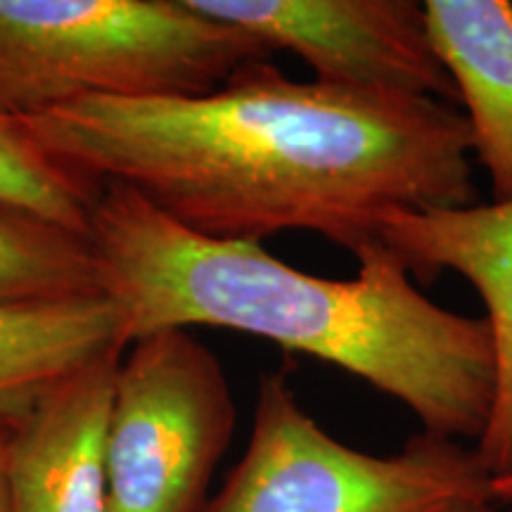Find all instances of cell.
Instances as JSON below:
<instances>
[{"label": "cell", "instance_id": "obj_1", "mask_svg": "<svg viewBox=\"0 0 512 512\" xmlns=\"http://www.w3.org/2000/svg\"><path fill=\"white\" fill-rule=\"evenodd\" d=\"M19 124L93 183H121L214 240L309 230L358 256L396 211L477 202L451 102L240 67L200 98H83Z\"/></svg>", "mask_w": 512, "mask_h": 512}, {"label": "cell", "instance_id": "obj_2", "mask_svg": "<svg viewBox=\"0 0 512 512\" xmlns=\"http://www.w3.org/2000/svg\"><path fill=\"white\" fill-rule=\"evenodd\" d=\"M88 238L105 292L126 313L128 344L197 325L245 332L361 377L432 437L477 444L486 430L489 323L430 302L384 242L356 256V278H320L261 242L195 233L121 183L98 185Z\"/></svg>", "mask_w": 512, "mask_h": 512}, {"label": "cell", "instance_id": "obj_3", "mask_svg": "<svg viewBox=\"0 0 512 512\" xmlns=\"http://www.w3.org/2000/svg\"><path fill=\"white\" fill-rule=\"evenodd\" d=\"M268 55L188 0H0V117L83 98H200Z\"/></svg>", "mask_w": 512, "mask_h": 512}, {"label": "cell", "instance_id": "obj_4", "mask_svg": "<svg viewBox=\"0 0 512 512\" xmlns=\"http://www.w3.org/2000/svg\"><path fill=\"white\" fill-rule=\"evenodd\" d=\"M475 448L420 432L392 456L332 437L285 373L259 382L245 456L207 512H501Z\"/></svg>", "mask_w": 512, "mask_h": 512}, {"label": "cell", "instance_id": "obj_5", "mask_svg": "<svg viewBox=\"0 0 512 512\" xmlns=\"http://www.w3.org/2000/svg\"><path fill=\"white\" fill-rule=\"evenodd\" d=\"M235 418L226 370L190 330L133 339L107 425V510L207 512Z\"/></svg>", "mask_w": 512, "mask_h": 512}, {"label": "cell", "instance_id": "obj_6", "mask_svg": "<svg viewBox=\"0 0 512 512\" xmlns=\"http://www.w3.org/2000/svg\"><path fill=\"white\" fill-rule=\"evenodd\" d=\"M190 8L238 27L268 53L287 50L318 83L349 91L415 95L456 105L451 76L415 0H188Z\"/></svg>", "mask_w": 512, "mask_h": 512}, {"label": "cell", "instance_id": "obj_7", "mask_svg": "<svg viewBox=\"0 0 512 512\" xmlns=\"http://www.w3.org/2000/svg\"><path fill=\"white\" fill-rule=\"evenodd\" d=\"M380 238L411 275L456 271L482 297L496 382L489 422L475 446L491 479L512 477V200L425 211H396Z\"/></svg>", "mask_w": 512, "mask_h": 512}, {"label": "cell", "instance_id": "obj_8", "mask_svg": "<svg viewBox=\"0 0 512 512\" xmlns=\"http://www.w3.org/2000/svg\"><path fill=\"white\" fill-rule=\"evenodd\" d=\"M121 351L95 358L8 427L12 512H110L105 441Z\"/></svg>", "mask_w": 512, "mask_h": 512}, {"label": "cell", "instance_id": "obj_9", "mask_svg": "<svg viewBox=\"0 0 512 512\" xmlns=\"http://www.w3.org/2000/svg\"><path fill=\"white\" fill-rule=\"evenodd\" d=\"M432 48L463 102L472 162L489 176L494 202L512 200V3L427 0Z\"/></svg>", "mask_w": 512, "mask_h": 512}, {"label": "cell", "instance_id": "obj_10", "mask_svg": "<svg viewBox=\"0 0 512 512\" xmlns=\"http://www.w3.org/2000/svg\"><path fill=\"white\" fill-rule=\"evenodd\" d=\"M126 347V313L110 294L0 309V427L95 358Z\"/></svg>", "mask_w": 512, "mask_h": 512}, {"label": "cell", "instance_id": "obj_11", "mask_svg": "<svg viewBox=\"0 0 512 512\" xmlns=\"http://www.w3.org/2000/svg\"><path fill=\"white\" fill-rule=\"evenodd\" d=\"M107 294L88 235L0 202V309Z\"/></svg>", "mask_w": 512, "mask_h": 512}, {"label": "cell", "instance_id": "obj_12", "mask_svg": "<svg viewBox=\"0 0 512 512\" xmlns=\"http://www.w3.org/2000/svg\"><path fill=\"white\" fill-rule=\"evenodd\" d=\"M98 185L46 155L19 121L0 117V202L88 235Z\"/></svg>", "mask_w": 512, "mask_h": 512}, {"label": "cell", "instance_id": "obj_13", "mask_svg": "<svg viewBox=\"0 0 512 512\" xmlns=\"http://www.w3.org/2000/svg\"><path fill=\"white\" fill-rule=\"evenodd\" d=\"M5 437H8V427H0V512H12L8 482H5Z\"/></svg>", "mask_w": 512, "mask_h": 512}, {"label": "cell", "instance_id": "obj_14", "mask_svg": "<svg viewBox=\"0 0 512 512\" xmlns=\"http://www.w3.org/2000/svg\"><path fill=\"white\" fill-rule=\"evenodd\" d=\"M491 486H494V496L498 503L512 505V477L491 479Z\"/></svg>", "mask_w": 512, "mask_h": 512}, {"label": "cell", "instance_id": "obj_15", "mask_svg": "<svg viewBox=\"0 0 512 512\" xmlns=\"http://www.w3.org/2000/svg\"><path fill=\"white\" fill-rule=\"evenodd\" d=\"M510 512H512V510H510Z\"/></svg>", "mask_w": 512, "mask_h": 512}]
</instances>
